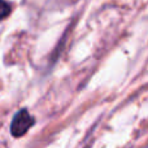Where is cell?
Instances as JSON below:
<instances>
[{
  "label": "cell",
  "mask_w": 148,
  "mask_h": 148,
  "mask_svg": "<svg viewBox=\"0 0 148 148\" xmlns=\"http://www.w3.org/2000/svg\"><path fill=\"white\" fill-rule=\"evenodd\" d=\"M35 123L34 117L29 113L27 109H21L14 114L10 122V134L14 138H20V136L25 135L29 131V129Z\"/></svg>",
  "instance_id": "obj_1"
},
{
  "label": "cell",
  "mask_w": 148,
  "mask_h": 148,
  "mask_svg": "<svg viewBox=\"0 0 148 148\" xmlns=\"http://www.w3.org/2000/svg\"><path fill=\"white\" fill-rule=\"evenodd\" d=\"M10 10H12L10 5L5 0H0V20L8 17L10 14Z\"/></svg>",
  "instance_id": "obj_2"
}]
</instances>
